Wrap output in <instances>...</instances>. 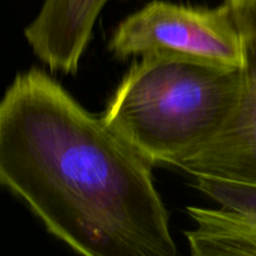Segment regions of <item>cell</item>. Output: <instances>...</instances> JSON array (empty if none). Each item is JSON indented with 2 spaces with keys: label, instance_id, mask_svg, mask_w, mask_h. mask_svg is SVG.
Segmentation results:
<instances>
[{
  "label": "cell",
  "instance_id": "1",
  "mask_svg": "<svg viewBox=\"0 0 256 256\" xmlns=\"http://www.w3.org/2000/svg\"><path fill=\"white\" fill-rule=\"evenodd\" d=\"M154 165L38 68L0 102V182L84 256H175Z\"/></svg>",
  "mask_w": 256,
  "mask_h": 256
},
{
  "label": "cell",
  "instance_id": "2",
  "mask_svg": "<svg viewBox=\"0 0 256 256\" xmlns=\"http://www.w3.org/2000/svg\"><path fill=\"white\" fill-rule=\"evenodd\" d=\"M240 94V68L150 52L124 75L105 122L152 165L192 156L222 132Z\"/></svg>",
  "mask_w": 256,
  "mask_h": 256
},
{
  "label": "cell",
  "instance_id": "3",
  "mask_svg": "<svg viewBox=\"0 0 256 256\" xmlns=\"http://www.w3.org/2000/svg\"><path fill=\"white\" fill-rule=\"evenodd\" d=\"M109 52L119 60L172 52L232 68L242 64V39L225 2L206 8L154 0L118 25Z\"/></svg>",
  "mask_w": 256,
  "mask_h": 256
},
{
  "label": "cell",
  "instance_id": "4",
  "mask_svg": "<svg viewBox=\"0 0 256 256\" xmlns=\"http://www.w3.org/2000/svg\"><path fill=\"white\" fill-rule=\"evenodd\" d=\"M242 39L240 94L222 132L175 168L192 176L256 185V0H222Z\"/></svg>",
  "mask_w": 256,
  "mask_h": 256
},
{
  "label": "cell",
  "instance_id": "5",
  "mask_svg": "<svg viewBox=\"0 0 256 256\" xmlns=\"http://www.w3.org/2000/svg\"><path fill=\"white\" fill-rule=\"evenodd\" d=\"M194 188L222 209L188 206L195 229L184 232L195 256L256 255V185L194 178Z\"/></svg>",
  "mask_w": 256,
  "mask_h": 256
},
{
  "label": "cell",
  "instance_id": "6",
  "mask_svg": "<svg viewBox=\"0 0 256 256\" xmlns=\"http://www.w3.org/2000/svg\"><path fill=\"white\" fill-rule=\"evenodd\" d=\"M110 0H45L24 36L52 72L76 75L95 24Z\"/></svg>",
  "mask_w": 256,
  "mask_h": 256
}]
</instances>
